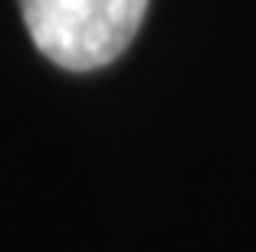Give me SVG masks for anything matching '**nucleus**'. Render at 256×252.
I'll list each match as a JSON object with an SVG mask.
<instances>
[{
    "label": "nucleus",
    "mask_w": 256,
    "mask_h": 252,
    "mask_svg": "<svg viewBox=\"0 0 256 252\" xmlns=\"http://www.w3.org/2000/svg\"><path fill=\"white\" fill-rule=\"evenodd\" d=\"M23 23L50 62L72 72L108 66L132 46L148 0H20Z\"/></svg>",
    "instance_id": "1"
}]
</instances>
